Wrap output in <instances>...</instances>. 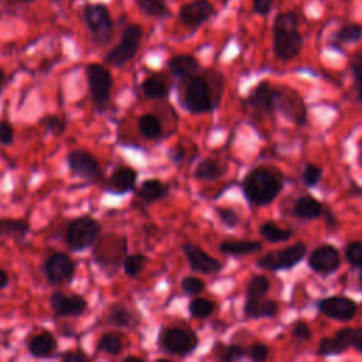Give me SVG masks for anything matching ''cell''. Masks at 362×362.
<instances>
[{
	"instance_id": "cell-1",
	"label": "cell",
	"mask_w": 362,
	"mask_h": 362,
	"mask_svg": "<svg viewBox=\"0 0 362 362\" xmlns=\"http://www.w3.org/2000/svg\"><path fill=\"white\" fill-rule=\"evenodd\" d=\"M299 16L295 12H283L273 21V52L279 60L291 61L303 50V36L297 30Z\"/></svg>"
},
{
	"instance_id": "cell-2",
	"label": "cell",
	"mask_w": 362,
	"mask_h": 362,
	"mask_svg": "<svg viewBox=\"0 0 362 362\" xmlns=\"http://www.w3.org/2000/svg\"><path fill=\"white\" fill-rule=\"evenodd\" d=\"M242 190L251 204L267 205L279 196L282 181L268 168L258 167L247 174Z\"/></svg>"
},
{
	"instance_id": "cell-3",
	"label": "cell",
	"mask_w": 362,
	"mask_h": 362,
	"mask_svg": "<svg viewBox=\"0 0 362 362\" xmlns=\"http://www.w3.org/2000/svg\"><path fill=\"white\" fill-rule=\"evenodd\" d=\"M200 340L196 331L185 327L167 326L161 327L157 335V346L167 355L185 358L199 347Z\"/></svg>"
},
{
	"instance_id": "cell-4",
	"label": "cell",
	"mask_w": 362,
	"mask_h": 362,
	"mask_svg": "<svg viewBox=\"0 0 362 362\" xmlns=\"http://www.w3.org/2000/svg\"><path fill=\"white\" fill-rule=\"evenodd\" d=\"M85 76L89 87V93L95 109L104 113L111 101V93L113 88L112 72L104 65L91 63L85 68Z\"/></svg>"
},
{
	"instance_id": "cell-5",
	"label": "cell",
	"mask_w": 362,
	"mask_h": 362,
	"mask_svg": "<svg viewBox=\"0 0 362 362\" xmlns=\"http://www.w3.org/2000/svg\"><path fill=\"white\" fill-rule=\"evenodd\" d=\"M100 232V221L88 215L78 216L72 220L65 229V244L72 252H84L96 242Z\"/></svg>"
},
{
	"instance_id": "cell-6",
	"label": "cell",
	"mask_w": 362,
	"mask_h": 362,
	"mask_svg": "<svg viewBox=\"0 0 362 362\" xmlns=\"http://www.w3.org/2000/svg\"><path fill=\"white\" fill-rule=\"evenodd\" d=\"M82 17L96 45L104 47L112 40L115 33V23L109 9L105 5L91 3L84 6Z\"/></svg>"
},
{
	"instance_id": "cell-7",
	"label": "cell",
	"mask_w": 362,
	"mask_h": 362,
	"mask_svg": "<svg viewBox=\"0 0 362 362\" xmlns=\"http://www.w3.org/2000/svg\"><path fill=\"white\" fill-rule=\"evenodd\" d=\"M216 102L212 100V88L205 77L194 76L187 80L184 88L183 106L192 115H203L211 112Z\"/></svg>"
},
{
	"instance_id": "cell-8",
	"label": "cell",
	"mask_w": 362,
	"mask_h": 362,
	"mask_svg": "<svg viewBox=\"0 0 362 362\" xmlns=\"http://www.w3.org/2000/svg\"><path fill=\"white\" fill-rule=\"evenodd\" d=\"M143 37V30L137 24H131L128 26L122 36H120L119 43L112 48L111 52H108L104 57V61L115 68L125 67L128 63H131L140 48Z\"/></svg>"
},
{
	"instance_id": "cell-9",
	"label": "cell",
	"mask_w": 362,
	"mask_h": 362,
	"mask_svg": "<svg viewBox=\"0 0 362 362\" xmlns=\"http://www.w3.org/2000/svg\"><path fill=\"white\" fill-rule=\"evenodd\" d=\"M43 272L52 286H65L74 279L77 264L67 253L54 252L48 256L43 264Z\"/></svg>"
},
{
	"instance_id": "cell-10",
	"label": "cell",
	"mask_w": 362,
	"mask_h": 362,
	"mask_svg": "<svg viewBox=\"0 0 362 362\" xmlns=\"http://www.w3.org/2000/svg\"><path fill=\"white\" fill-rule=\"evenodd\" d=\"M67 164L71 174L85 181H100L102 179V167L89 152L84 149L71 150L67 155Z\"/></svg>"
},
{
	"instance_id": "cell-11",
	"label": "cell",
	"mask_w": 362,
	"mask_h": 362,
	"mask_svg": "<svg viewBox=\"0 0 362 362\" xmlns=\"http://www.w3.org/2000/svg\"><path fill=\"white\" fill-rule=\"evenodd\" d=\"M306 249L307 248L304 244H296L286 249L267 253L256 262V264L260 269L272 271V272L292 269L304 258Z\"/></svg>"
},
{
	"instance_id": "cell-12",
	"label": "cell",
	"mask_w": 362,
	"mask_h": 362,
	"mask_svg": "<svg viewBox=\"0 0 362 362\" xmlns=\"http://www.w3.org/2000/svg\"><path fill=\"white\" fill-rule=\"evenodd\" d=\"M181 251L192 272L201 275H215L223 269V263L218 259H215L194 244L184 242L181 245Z\"/></svg>"
},
{
	"instance_id": "cell-13",
	"label": "cell",
	"mask_w": 362,
	"mask_h": 362,
	"mask_svg": "<svg viewBox=\"0 0 362 362\" xmlns=\"http://www.w3.org/2000/svg\"><path fill=\"white\" fill-rule=\"evenodd\" d=\"M216 13L210 0H192L181 6L179 10V19L184 26L190 29H199Z\"/></svg>"
},
{
	"instance_id": "cell-14",
	"label": "cell",
	"mask_w": 362,
	"mask_h": 362,
	"mask_svg": "<svg viewBox=\"0 0 362 362\" xmlns=\"http://www.w3.org/2000/svg\"><path fill=\"white\" fill-rule=\"evenodd\" d=\"M50 307L56 317H81L88 308V302L80 295L68 296L54 292L50 297Z\"/></svg>"
},
{
	"instance_id": "cell-15",
	"label": "cell",
	"mask_w": 362,
	"mask_h": 362,
	"mask_svg": "<svg viewBox=\"0 0 362 362\" xmlns=\"http://www.w3.org/2000/svg\"><path fill=\"white\" fill-rule=\"evenodd\" d=\"M319 308L327 317L339 321H350L357 313V304L348 297H328L319 303Z\"/></svg>"
},
{
	"instance_id": "cell-16",
	"label": "cell",
	"mask_w": 362,
	"mask_h": 362,
	"mask_svg": "<svg viewBox=\"0 0 362 362\" xmlns=\"http://www.w3.org/2000/svg\"><path fill=\"white\" fill-rule=\"evenodd\" d=\"M137 172L129 166L116 167L106 183V191L111 194L125 196L136 188Z\"/></svg>"
},
{
	"instance_id": "cell-17",
	"label": "cell",
	"mask_w": 362,
	"mask_h": 362,
	"mask_svg": "<svg viewBox=\"0 0 362 362\" xmlns=\"http://www.w3.org/2000/svg\"><path fill=\"white\" fill-rule=\"evenodd\" d=\"M340 253L331 245H323L310 255V268L323 275H330L340 268Z\"/></svg>"
},
{
	"instance_id": "cell-18",
	"label": "cell",
	"mask_w": 362,
	"mask_h": 362,
	"mask_svg": "<svg viewBox=\"0 0 362 362\" xmlns=\"http://www.w3.org/2000/svg\"><path fill=\"white\" fill-rule=\"evenodd\" d=\"M29 354L37 359H50L57 355L58 341L50 331H41L32 337L27 346Z\"/></svg>"
},
{
	"instance_id": "cell-19",
	"label": "cell",
	"mask_w": 362,
	"mask_h": 362,
	"mask_svg": "<svg viewBox=\"0 0 362 362\" xmlns=\"http://www.w3.org/2000/svg\"><path fill=\"white\" fill-rule=\"evenodd\" d=\"M168 192H170V185L160 179H146L137 187L136 197L144 205H152L164 200L168 196Z\"/></svg>"
},
{
	"instance_id": "cell-20",
	"label": "cell",
	"mask_w": 362,
	"mask_h": 362,
	"mask_svg": "<svg viewBox=\"0 0 362 362\" xmlns=\"http://www.w3.org/2000/svg\"><path fill=\"white\" fill-rule=\"evenodd\" d=\"M168 71L172 72V76L177 80H188L199 74L200 71V63L197 58L191 54H179L172 57L167 63Z\"/></svg>"
},
{
	"instance_id": "cell-21",
	"label": "cell",
	"mask_w": 362,
	"mask_h": 362,
	"mask_svg": "<svg viewBox=\"0 0 362 362\" xmlns=\"http://www.w3.org/2000/svg\"><path fill=\"white\" fill-rule=\"evenodd\" d=\"M280 92L273 89L268 82H260L251 96L248 98V104L255 106L256 109L264 111V112H272L279 102Z\"/></svg>"
},
{
	"instance_id": "cell-22",
	"label": "cell",
	"mask_w": 362,
	"mask_h": 362,
	"mask_svg": "<svg viewBox=\"0 0 362 362\" xmlns=\"http://www.w3.org/2000/svg\"><path fill=\"white\" fill-rule=\"evenodd\" d=\"M105 324L119 330H131L139 326L135 313L122 304H112L105 315Z\"/></svg>"
},
{
	"instance_id": "cell-23",
	"label": "cell",
	"mask_w": 362,
	"mask_h": 362,
	"mask_svg": "<svg viewBox=\"0 0 362 362\" xmlns=\"http://www.w3.org/2000/svg\"><path fill=\"white\" fill-rule=\"evenodd\" d=\"M351 335H352V328H346L337 332L334 337H330V339H323L317 350L319 355L328 357V355H339L346 352L350 347H352Z\"/></svg>"
},
{
	"instance_id": "cell-24",
	"label": "cell",
	"mask_w": 362,
	"mask_h": 362,
	"mask_svg": "<svg viewBox=\"0 0 362 362\" xmlns=\"http://www.w3.org/2000/svg\"><path fill=\"white\" fill-rule=\"evenodd\" d=\"M143 95L148 100H166L170 95V84L163 74H152L140 85Z\"/></svg>"
},
{
	"instance_id": "cell-25",
	"label": "cell",
	"mask_w": 362,
	"mask_h": 362,
	"mask_svg": "<svg viewBox=\"0 0 362 362\" xmlns=\"http://www.w3.org/2000/svg\"><path fill=\"white\" fill-rule=\"evenodd\" d=\"M279 307L273 300L264 297L247 299L244 313L248 319H262V317H275Z\"/></svg>"
},
{
	"instance_id": "cell-26",
	"label": "cell",
	"mask_w": 362,
	"mask_h": 362,
	"mask_svg": "<svg viewBox=\"0 0 362 362\" xmlns=\"http://www.w3.org/2000/svg\"><path fill=\"white\" fill-rule=\"evenodd\" d=\"M30 234V225L16 218H0V238H8L21 242Z\"/></svg>"
},
{
	"instance_id": "cell-27",
	"label": "cell",
	"mask_w": 362,
	"mask_h": 362,
	"mask_svg": "<svg viewBox=\"0 0 362 362\" xmlns=\"http://www.w3.org/2000/svg\"><path fill=\"white\" fill-rule=\"evenodd\" d=\"M225 174V168L220 161L212 159H204L200 161L194 170V177L200 181H215Z\"/></svg>"
},
{
	"instance_id": "cell-28",
	"label": "cell",
	"mask_w": 362,
	"mask_h": 362,
	"mask_svg": "<svg viewBox=\"0 0 362 362\" xmlns=\"http://www.w3.org/2000/svg\"><path fill=\"white\" fill-rule=\"evenodd\" d=\"M125 344L122 335L116 332H105L100 337L98 343H96V351L104 352L112 357H117L124 352Z\"/></svg>"
},
{
	"instance_id": "cell-29",
	"label": "cell",
	"mask_w": 362,
	"mask_h": 362,
	"mask_svg": "<svg viewBox=\"0 0 362 362\" xmlns=\"http://www.w3.org/2000/svg\"><path fill=\"white\" fill-rule=\"evenodd\" d=\"M139 10L153 19H167L170 17L172 10L167 5V0H135Z\"/></svg>"
},
{
	"instance_id": "cell-30",
	"label": "cell",
	"mask_w": 362,
	"mask_h": 362,
	"mask_svg": "<svg viewBox=\"0 0 362 362\" xmlns=\"http://www.w3.org/2000/svg\"><path fill=\"white\" fill-rule=\"evenodd\" d=\"M137 129L139 133L148 140L159 139L163 133V126L160 119L153 113H146L139 117L137 120Z\"/></svg>"
},
{
	"instance_id": "cell-31",
	"label": "cell",
	"mask_w": 362,
	"mask_h": 362,
	"mask_svg": "<svg viewBox=\"0 0 362 362\" xmlns=\"http://www.w3.org/2000/svg\"><path fill=\"white\" fill-rule=\"evenodd\" d=\"M295 214L302 220H316L323 214V205L313 197H300L295 204Z\"/></svg>"
},
{
	"instance_id": "cell-32",
	"label": "cell",
	"mask_w": 362,
	"mask_h": 362,
	"mask_svg": "<svg viewBox=\"0 0 362 362\" xmlns=\"http://www.w3.org/2000/svg\"><path fill=\"white\" fill-rule=\"evenodd\" d=\"M260 248V244L253 242V240H225V242L220 244V251L225 255L232 256L249 255L258 252Z\"/></svg>"
},
{
	"instance_id": "cell-33",
	"label": "cell",
	"mask_w": 362,
	"mask_h": 362,
	"mask_svg": "<svg viewBox=\"0 0 362 362\" xmlns=\"http://www.w3.org/2000/svg\"><path fill=\"white\" fill-rule=\"evenodd\" d=\"M214 311H215V303L204 297L192 299L188 304V313L192 319H200V320L208 319L210 316L214 315Z\"/></svg>"
},
{
	"instance_id": "cell-34",
	"label": "cell",
	"mask_w": 362,
	"mask_h": 362,
	"mask_svg": "<svg viewBox=\"0 0 362 362\" xmlns=\"http://www.w3.org/2000/svg\"><path fill=\"white\" fill-rule=\"evenodd\" d=\"M260 235L268 240V242L272 244H278V242H283V240L291 239L293 232L291 229H282L278 225L272 224V223H264L260 229H259Z\"/></svg>"
},
{
	"instance_id": "cell-35",
	"label": "cell",
	"mask_w": 362,
	"mask_h": 362,
	"mask_svg": "<svg viewBox=\"0 0 362 362\" xmlns=\"http://www.w3.org/2000/svg\"><path fill=\"white\" fill-rule=\"evenodd\" d=\"M361 38H362V26H359V24H355V23L347 24V26L341 27L332 37L334 43H337V44L357 43Z\"/></svg>"
},
{
	"instance_id": "cell-36",
	"label": "cell",
	"mask_w": 362,
	"mask_h": 362,
	"mask_svg": "<svg viewBox=\"0 0 362 362\" xmlns=\"http://www.w3.org/2000/svg\"><path fill=\"white\" fill-rule=\"evenodd\" d=\"M214 354L216 355V358L224 361V362H232V361H238V359H242L247 357V351L239 346H221V344H218L214 348Z\"/></svg>"
},
{
	"instance_id": "cell-37",
	"label": "cell",
	"mask_w": 362,
	"mask_h": 362,
	"mask_svg": "<svg viewBox=\"0 0 362 362\" xmlns=\"http://www.w3.org/2000/svg\"><path fill=\"white\" fill-rule=\"evenodd\" d=\"M146 262H148V258L143 253H133V255L126 256L124 260V271L126 276L129 278L139 276L142 271L144 269V267H146Z\"/></svg>"
},
{
	"instance_id": "cell-38",
	"label": "cell",
	"mask_w": 362,
	"mask_h": 362,
	"mask_svg": "<svg viewBox=\"0 0 362 362\" xmlns=\"http://www.w3.org/2000/svg\"><path fill=\"white\" fill-rule=\"evenodd\" d=\"M269 289H271V284H269V280L267 278H264V276H255L248 283L247 296H248V299L264 297V296H267V293L269 292Z\"/></svg>"
},
{
	"instance_id": "cell-39",
	"label": "cell",
	"mask_w": 362,
	"mask_h": 362,
	"mask_svg": "<svg viewBox=\"0 0 362 362\" xmlns=\"http://www.w3.org/2000/svg\"><path fill=\"white\" fill-rule=\"evenodd\" d=\"M180 287L187 296H199L204 292L205 282L197 276H184L180 282Z\"/></svg>"
},
{
	"instance_id": "cell-40",
	"label": "cell",
	"mask_w": 362,
	"mask_h": 362,
	"mask_svg": "<svg viewBox=\"0 0 362 362\" xmlns=\"http://www.w3.org/2000/svg\"><path fill=\"white\" fill-rule=\"evenodd\" d=\"M323 177V168L316 166V164H307L304 167V172L302 176V180L304 183V185L307 187H315L320 183Z\"/></svg>"
},
{
	"instance_id": "cell-41",
	"label": "cell",
	"mask_w": 362,
	"mask_h": 362,
	"mask_svg": "<svg viewBox=\"0 0 362 362\" xmlns=\"http://www.w3.org/2000/svg\"><path fill=\"white\" fill-rule=\"evenodd\" d=\"M346 258L352 267L362 268V242H351L346 249Z\"/></svg>"
},
{
	"instance_id": "cell-42",
	"label": "cell",
	"mask_w": 362,
	"mask_h": 362,
	"mask_svg": "<svg viewBox=\"0 0 362 362\" xmlns=\"http://www.w3.org/2000/svg\"><path fill=\"white\" fill-rule=\"evenodd\" d=\"M41 125L52 135H61L65 131V122L60 116H48L43 120Z\"/></svg>"
},
{
	"instance_id": "cell-43",
	"label": "cell",
	"mask_w": 362,
	"mask_h": 362,
	"mask_svg": "<svg viewBox=\"0 0 362 362\" xmlns=\"http://www.w3.org/2000/svg\"><path fill=\"white\" fill-rule=\"evenodd\" d=\"M215 212L218 215L220 221L228 228H235L239 224L238 214L231 208H216Z\"/></svg>"
},
{
	"instance_id": "cell-44",
	"label": "cell",
	"mask_w": 362,
	"mask_h": 362,
	"mask_svg": "<svg viewBox=\"0 0 362 362\" xmlns=\"http://www.w3.org/2000/svg\"><path fill=\"white\" fill-rule=\"evenodd\" d=\"M14 142V129L13 126L6 122V120H0V144L3 146H10Z\"/></svg>"
},
{
	"instance_id": "cell-45",
	"label": "cell",
	"mask_w": 362,
	"mask_h": 362,
	"mask_svg": "<svg viewBox=\"0 0 362 362\" xmlns=\"http://www.w3.org/2000/svg\"><path fill=\"white\" fill-rule=\"evenodd\" d=\"M247 355L252 361H264L269 357V348L264 344H253L247 350Z\"/></svg>"
},
{
	"instance_id": "cell-46",
	"label": "cell",
	"mask_w": 362,
	"mask_h": 362,
	"mask_svg": "<svg viewBox=\"0 0 362 362\" xmlns=\"http://www.w3.org/2000/svg\"><path fill=\"white\" fill-rule=\"evenodd\" d=\"M351 69L359 84V101L362 102V54H357L351 61Z\"/></svg>"
},
{
	"instance_id": "cell-47",
	"label": "cell",
	"mask_w": 362,
	"mask_h": 362,
	"mask_svg": "<svg viewBox=\"0 0 362 362\" xmlns=\"http://www.w3.org/2000/svg\"><path fill=\"white\" fill-rule=\"evenodd\" d=\"M60 358L63 362H88L89 361V357L81 350L67 351Z\"/></svg>"
},
{
	"instance_id": "cell-48",
	"label": "cell",
	"mask_w": 362,
	"mask_h": 362,
	"mask_svg": "<svg viewBox=\"0 0 362 362\" xmlns=\"http://www.w3.org/2000/svg\"><path fill=\"white\" fill-rule=\"evenodd\" d=\"M292 334L297 341H307V340H310V337H311V331H310L308 326L306 323H302V321L295 324Z\"/></svg>"
},
{
	"instance_id": "cell-49",
	"label": "cell",
	"mask_w": 362,
	"mask_h": 362,
	"mask_svg": "<svg viewBox=\"0 0 362 362\" xmlns=\"http://www.w3.org/2000/svg\"><path fill=\"white\" fill-rule=\"evenodd\" d=\"M273 2L275 0H252L253 12L260 16H267L272 9Z\"/></svg>"
},
{
	"instance_id": "cell-50",
	"label": "cell",
	"mask_w": 362,
	"mask_h": 362,
	"mask_svg": "<svg viewBox=\"0 0 362 362\" xmlns=\"http://www.w3.org/2000/svg\"><path fill=\"white\" fill-rule=\"evenodd\" d=\"M351 341H352V347L362 354V328H352Z\"/></svg>"
},
{
	"instance_id": "cell-51",
	"label": "cell",
	"mask_w": 362,
	"mask_h": 362,
	"mask_svg": "<svg viewBox=\"0 0 362 362\" xmlns=\"http://www.w3.org/2000/svg\"><path fill=\"white\" fill-rule=\"evenodd\" d=\"M9 282H10V278H9V273L0 268V291H3V289H6L9 286Z\"/></svg>"
},
{
	"instance_id": "cell-52",
	"label": "cell",
	"mask_w": 362,
	"mask_h": 362,
	"mask_svg": "<svg viewBox=\"0 0 362 362\" xmlns=\"http://www.w3.org/2000/svg\"><path fill=\"white\" fill-rule=\"evenodd\" d=\"M170 159H172V161L173 163H180V161H183V159H184V150L183 149H173L172 152H170Z\"/></svg>"
},
{
	"instance_id": "cell-53",
	"label": "cell",
	"mask_w": 362,
	"mask_h": 362,
	"mask_svg": "<svg viewBox=\"0 0 362 362\" xmlns=\"http://www.w3.org/2000/svg\"><path fill=\"white\" fill-rule=\"evenodd\" d=\"M5 81H6V74H5V71L0 68V93H2V89L5 87Z\"/></svg>"
},
{
	"instance_id": "cell-54",
	"label": "cell",
	"mask_w": 362,
	"mask_h": 362,
	"mask_svg": "<svg viewBox=\"0 0 362 362\" xmlns=\"http://www.w3.org/2000/svg\"><path fill=\"white\" fill-rule=\"evenodd\" d=\"M132 361H136V362H140V361H143L140 357H125L124 358V362H132Z\"/></svg>"
},
{
	"instance_id": "cell-55",
	"label": "cell",
	"mask_w": 362,
	"mask_h": 362,
	"mask_svg": "<svg viewBox=\"0 0 362 362\" xmlns=\"http://www.w3.org/2000/svg\"><path fill=\"white\" fill-rule=\"evenodd\" d=\"M20 2H23V3H32V2H34V0H20Z\"/></svg>"
},
{
	"instance_id": "cell-56",
	"label": "cell",
	"mask_w": 362,
	"mask_h": 362,
	"mask_svg": "<svg viewBox=\"0 0 362 362\" xmlns=\"http://www.w3.org/2000/svg\"><path fill=\"white\" fill-rule=\"evenodd\" d=\"M359 282H361V284H362V272H361V275H359Z\"/></svg>"
}]
</instances>
